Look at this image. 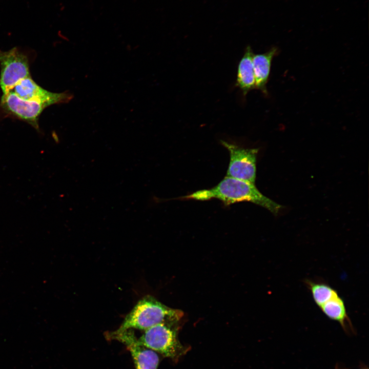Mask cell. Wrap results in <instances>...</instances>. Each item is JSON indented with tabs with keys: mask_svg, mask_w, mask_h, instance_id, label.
Here are the masks:
<instances>
[{
	"mask_svg": "<svg viewBox=\"0 0 369 369\" xmlns=\"http://www.w3.org/2000/svg\"><path fill=\"white\" fill-rule=\"evenodd\" d=\"M213 198L221 200L225 206L243 201L252 202L265 208L274 215L278 214L282 208L263 195L254 184L227 176L212 188L199 190L179 198L199 201Z\"/></svg>",
	"mask_w": 369,
	"mask_h": 369,
	"instance_id": "obj_1",
	"label": "cell"
},
{
	"mask_svg": "<svg viewBox=\"0 0 369 369\" xmlns=\"http://www.w3.org/2000/svg\"><path fill=\"white\" fill-rule=\"evenodd\" d=\"M183 315L182 311L168 307L148 296L136 303L116 330L141 331L164 322H179Z\"/></svg>",
	"mask_w": 369,
	"mask_h": 369,
	"instance_id": "obj_2",
	"label": "cell"
},
{
	"mask_svg": "<svg viewBox=\"0 0 369 369\" xmlns=\"http://www.w3.org/2000/svg\"><path fill=\"white\" fill-rule=\"evenodd\" d=\"M178 322L158 323L141 331L139 337L136 336L145 347L177 361L188 351L178 339Z\"/></svg>",
	"mask_w": 369,
	"mask_h": 369,
	"instance_id": "obj_3",
	"label": "cell"
},
{
	"mask_svg": "<svg viewBox=\"0 0 369 369\" xmlns=\"http://www.w3.org/2000/svg\"><path fill=\"white\" fill-rule=\"evenodd\" d=\"M220 143L230 154V162L225 176L254 184L258 149L245 148L222 140Z\"/></svg>",
	"mask_w": 369,
	"mask_h": 369,
	"instance_id": "obj_4",
	"label": "cell"
},
{
	"mask_svg": "<svg viewBox=\"0 0 369 369\" xmlns=\"http://www.w3.org/2000/svg\"><path fill=\"white\" fill-rule=\"evenodd\" d=\"M0 67L3 94L11 91L22 79L31 77L28 57L17 47L0 51Z\"/></svg>",
	"mask_w": 369,
	"mask_h": 369,
	"instance_id": "obj_5",
	"label": "cell"
},
{
	"mask_svg": "<svg viewBox=\"0 0 369 369\" xmlns=\"http://www.w3.org/2000/svg\"><path fill=\"white\" fill-rule=\"evenodd\" d=\"M110 339L125 344L133 358L135 369H157L159 363L157 353L143 346L131 330L117 331L108 334Z\"/></svg>",
	"mask_w": 369,
	"mask_h": 369,
	"instance_id": "obj_6",
	"label": "cell"
},
{
	"mask_svg": "<svg viewBox=\"0 0 369 369\" xmlns=\"http://www.w3.org/2000/svg\"><path fill=\"white\" fill-rule=\"evenodd\" d=\"M1 106L7 114L27 122L37 130L39 117L48 107L38 101L20 98L12 91L3 94Z\"/></svg>",
	"mask_w": 369,
	"mask_h": 369,
	"instance_id": "obj_7",
	"label": "cell"
},
{
	"mask_svg": "<svg viewBox=\"0 0 369 369\" xmlns=\"http://www.w3.org/2000/svg\"><path fill=\"white\" fill-rule=\"evenodd\" d=\"M23 99L38 101L47 107L70 101L74 95L69 91L55 93L44 89L37 85L31 77L20 80L11 91Z\"/></svg>",
	"mask_w": 369,
	"mask_h": 369,
	"instance_id": "obj_8",
	"label": "cell"
},
{
	"mask_svg": "<svg viewBox=\"0 0 369 369\" xmlns=\"http://www.w3.org/2000/svg\"><path fill=\"white\" fill-rule=\"evenodd\" d=\"M319 308L329 319L338 322L345 333L354 332L344 301L338 293L326 300Z\"/></svg>",
	"mask_w": 369,
	"mask_h": 369,
	"instance_id": "obj_9",
	"label": "cell"
},
{
	"mask_svg": "<svg viewBox=\"0 0 369 369\" xmlns=\"http://www.w3.org/2000/svg\"><path fill=\"white\" fill-rule=\"evenodd\" d=\"M277 53V48L273 47L264 53L254 54L253 56L255 89L260 90L265 95L268 94L266 85L270 75L272 60Z\"/></svg>",
	"mask_w": 369,
	"mask_h": 369,
	"instance_id": "obj_10",
	"label": "cell"
},
{
	"mask_svg": "<svg viewBox=\"0 0 369 369\" xmlns=\"http://www.w3.org/2000/svg\"><path fill=\"white\" fill-rule=\"evenodd\" d=\"M253 55L251 46H248L238 65L235 85L240 89L243 96H245L250 91L255 89L252 61Z\"/></svg>",
	"mask_w": 369,
	"mask_h": 369,
	"instance_id": "obj_11",
	"label": "cell"
},
{
	"mask_svg": "<svg viewBox=\"0 0 369 369\" xmlns=\"http://www.w3.org/2000/svg\"><path fill=\"white\" fill-rule=\"evenodd\" d=\"M303 282L311 292L314 302L318 307L338 293L334 288L323 281L306 279Z\"/></svg>",
	"mask_w": 369,
	"mask_h": 369,
	"instance_id": "obj_12",
	"label": "cell"
},
{
	"mask_svg": "<svg viewBox=\"0 0 369 369\" xmlns=\"http://www.w3.org/2000/svg\"><path fill=\"white\" fill-rule=\"evenodd\" d=\"M335 369H340V368H338V367H337ZM361 369H368V368H361Z\"/></svg>",
	"mask_w": 369,
	"mask_h": 369,
	"instance_id": "obj_13",
	"label": "cell"
}]
</instances>
